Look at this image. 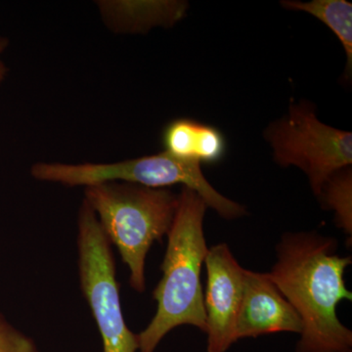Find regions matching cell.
Here are the masks:
<instances>
[{"mask_svg":"<svg viewBox=\"0 0 352 352\" xmlns=\"http://www.w3.org/2000/svg\"><path fill=\"white\" fill-rule=\"evenodd\" d=\"M351 256L337 254V242L310 232L286 233L270 273L302 322L296 352H351L352 333L337 316V305L352 300L344 283Z\"/></svg>","mask_w":352,"mask_h":352,"instance_id":"obj_1","label":"cell"},{"mask_svg":"<svg viewBox=\"0 0 352 352\" xmlns=\"http://www.w3.org/2000/svg\"><path fill=\"white\" fill-rule=\"evenodd\" d=\"M207 208L195 191L182 187L161 266L163 278L153 293L156 315L138 333L139 352H155L166 333L179 326L206 332L201 271L208 251L203 228Z\"/></svg>","mask_w":352,"mask_h":352,"instance_id":"obj_2","label":"cell"},{"mask_svg":"<svg viewBox=\"0 0 352 352\" xmlns=\"http://www.w3.org/2000/svg\"><path fill=\"white\" fill-rule=\"evenodd\" d=\"M85 192V203L131 271V288L143 293L146 256L152 245L170 232L178 195L168 188L120 182L97 183Z\"/></svg>","mask_w":352,"mask_h":352,"instance_id":"obj_3","label":"cell"},{"mask_svg":"<svg viewBox=\"0 0 352 352\" xmlns=\"http://www.w3.org/2000/svg\"><path fill=\"white\" fill-rule=\"evenodd\" d=\"M31 173L41 182L71 187L112 182L133 183L155 189L182 184L195 191L208 208H212L223 219H238L247 212L245 207L221 195L210 185L204 175L201 163L178 159L164 151L112 164L38 163L32 166Z\"/></svg>","mask_w":352,"mask_h":352,"instance_id":"obj_4","label":"cell"},{"mask_svg":"<svg viewBox=\"0 0 352 352\" xmlns=\"http://www.w3.org/2000/svg\"><path fill=\"white\" fill-rule=\"evenodd\" d=\"M264 138L279 166L305 171L317 197L330 176L352 164L351 132L323 124L310 101L292 103L288 113L265 129Z\"/></svg>","mask_w":352,"mask_h":352,"instance_id":"obj_5","label":"cell"},{"mask_svg":"<svg viewBox=\"0 0 352 352\" xmlns=\"http://www.w3.org/2000/svg\"><path fill=\"white\" fill-rule=\"evenodd\" d=\"M78 245L80 288L100 332L103 352H138V335L129 330L122 315L110 242L85 201L78 217Z\"/></svg>","mask_w":352,"mask_h":352,"instance_id":"obj_6","label":"cell"},{"mask_svg":"<svg viewBox=\"0 0 352 352\" xmlns=\"http://www.w3.org/2000/svg\"><path fill=\"white\" fill-rule=\"evenodd\" d=\"M207 293L204 296L208 352H226L234 342L244 292L245 270L226 244L208 249Z\"/></svg>","mask_w":352,"mask_h":352,"instance_id":"obj_7","label":"cell"},{"mask_svg":"<svg viewBox=\"0 0 352 352\" xmlns=\"http://www.w3.org/2000/svg\"><path fill=\"white\" fill-rule=\"evenodd\" d=\"M302 322L270 273L245 270L244 292L236 322V340L268 333H300Z\"/></svg>","mask_w":352,"mask_h":352,"instance_id":"obj_8","label":"cell"},{"mask_svg":"<svg viewBox=\"0 0 352 352\" xmlns=\"http://www.w3.org/2000/svg\"><path fill=\"white\" fill-rule=\"evenodd\" d=\"M164 152L178 159L214 164L226 154V138L219 129L197 120L177 119L163 131Z\"/></svg>","mask_w":352,"mask_h":352,"instance_id":"obj_9","label":"cell"},{"mask_svg":"<svg viewBox=\"0 0 352 352\" xmlns=\"http://www.w3.org/2000/svg\"><path fill=\"white\" fill-rule=\"evenodd\" d=\"M282 6L289 10L302 11L310 14L317 20L327 25L339 38L346 51V66L344 78L346 80L352 75V4L346 0H312V1H294L286 0Z\"/></svg>","mask_w":352,"mask_h":352,"instance_id":"obj_10","label":"cell"},{"mask_svg":"<svg viewBox=\"0 0 352 352\" xmlns=\"http://www.w3.org/2000/svg\"><path fill=\"white\" fill-rule=\"evenodd\" d=\"M324 208L335 212L338 226L352 234V173L351 166L333 173L324 184L320 195Z\"/></svg>","mask_w":352,"mask_h":352,"instance_id":"obj_11","label":"cell"},{"mask_svg":"<svg viewBox=\"0 0 352 352\" xmlns=\"http://www.w3.org/2000/svg\"><path fill=\"white\" fill-rule=\"evenodd\" d=\"M0 352H39L31 338L14 328L0 314Z\"/></svg>","mask_w":352,"mask_h":352,"instance_id":"obj_12","label":"cell"},{"mask_svg":"<svg viewBox=\"0 0 352 352\" xmlns=\"http://www.w3.org/2000/svg\"><path fill=\"white\" fill-rule=\"evenodd\" d=\"M8 39L0 38V83L3 82V80H6L7 73H8V69H7L6 65L4 63L1 57L7 46H8Z\"/></svg>","mask_w":352,"mask_h":352,"instance_id":"obj_13","label":"cell"}]
</instances>
